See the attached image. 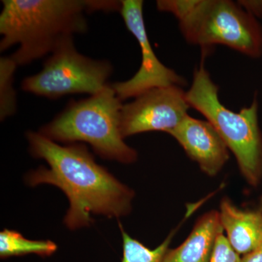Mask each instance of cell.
I'll use <instances>...</instances> for the list:
<instances>
[{
	"label": "cell",
	"mask_w": 262,
	"mask_h": 262,
	"mask_svg": "<svg viewBox=\"0 0 262 262\" xmlns=\"http://www.w3.org/2000/svg\"><path fill=\"white\" fill-rule=\"evenodd\" d=\"M31 154L46 160L27 174L31 187L50 184L63 191L70 202L65 225L72 230L92 224V215L119 218L130 213L134 192L95 161L85 145L61 146L39 132L27 133Z\"/></svg>",
	"instance_id": "1"
},
{
	"label": "cell",
	"mask_w": 262,
	"mask_h": 262,
	"mask_svg": "<svg viewBox=\"0 0 262 262\" xmlns=\"http://www.w3.org/2000/svg\"><path fill=\"white\" fill-rule=\"evenodd\" d=\"M242 262H262V242L256 249L243 256Z\"/></svg>",
	"instance_id": "17"
},
{
	"label": "cell",
	"mask_w": 262,
	"mask_h": 262,
	"mask_svg": "<svg viewBox=\"0 0 262 262\" xmlns=\"http://www.w3.org/2000/svg\"><path fill=\"white\" fill-rule=\"evenodd\" d=\"M194 70L186 98L190 108L201 113L222 136L235 157L238 168L250 185L256 187L262 178V134L258 124V102L234 113L224 106L220 88L212 80L204 65V56Z\"/></svg>",
	"instance_id": "5"
},
{
	"label": "cell",
	"mask_w": 262,
	"mask_h": 262,
	"mask_svg": "<svg viewBox=\"0 0 262 262\" xmlns=\"http://www.w3.org/2000/svg\"><path fill=\"white\" fill-rule=\"evenodd\" d=\"M144 2L122 0L120 13L129 32L136 37L141 52L140 68L136 75L124 82L111 84L112 89L122 101L135 98L150 90L185 85V79L158 59L150 44L143 13Z\"/></svg>",
	"instance_id": "7"
},
{
	"label": "cell",
	"mask_w": 262,
	"mask_h": 262,
	"mask_svg": "<svg viewBox=\"0 0 262 262\" xmlns=\"http://www.w3.org/2000/svg\"><path fill=\"white\" fill-rule=\"evenodd\" d=\"M190 108L186 91L177 85L158 88L123 104L120 130L123 139L142 133L174 130Z\"/></svg>",
	"instance_id": "8"
},
{
	"label": "cell",
	"mask_w": 262,
	"mask_h": 262,
	"mask_svg": "<svg viewBox=\"0 0 262 262\" xmlns=\"http://www.w3.org/2000/svg\"><path fill=\"white\" fill-rule=\"evenodd\" d=\"M122 101L108 84L97 94L73 101L40 129L41 134L58 142L88 143L104 159L130 164L138 159L120 130Z\"/></svg>",
	"instance_id": "4"
},
{
	"label": "cell",
	"mask_w": 262,
	"mask_h": 262,
	"mask_svg": "<svg viewBox=\"0 0 262 262\" xmlns=\"http://www.w3.org/2000/svg\"><path fill=\"white\" fill-rule=\"evenodd\" d=\"M112 72L110 62L81 54L75 48L74 37H70L51 53L41 72L24 79L21 89L52 99L69 94L93 96L107 87Z\"/></svg>",
	"instance_id": "6"
},
{
	"label": "cell",
	"mask_w": 262,
	"mask_h": 262,
	"mask_svg": "<svg viewBox=\"0 0 262 262\" xmlns=\"http://www.w3.org/2000/svg\"><path fill=\"white\" fill-rule=\"evenodd\" d=\"M237 3L250 14L255 18L262 17V1H251V0H241Z\"/></svg>",
	"instance_id": "16"
},
{
	"label": "cell",
	"mask_w": 262,
	"mask_h": 262,
	"mask_svg": "<svg viewBox=\"0 0 262 262\" xmlns=\"http://www.w3.org/2000/svg\"><path fill=\"white\" fill-rule=\"evenodd\" d=\"M223 231L219 211L198 219L190 234L179 247L165 253L163 262H210L219 234Z\"/></svg>",
	"instance_id": "11"
},
{
	"label": "cell",
	"mask_w": 262,
	"mask_h": 262,
	"mask_svg": "<svg viewBox=\"0 0 262 262\" xmlns=\"http://www.w3.org/2000/svg\"><path fill=\"white\" fill-rule=\"evenodd\" d=\"M168 134L177 141L187 156L198 164L202 171L209 177L216 176L228 161V146L208 120L188 115Z\"/></svg>",
	"instance_id": "9"
},
{
	"label": "cell",
	"mask_w": 262,
	"mask_h": 262,
	"mask_svg": "<svg viewBox=\"0 0 262 262\" xmlns=\"http://www.w3.org/2000/svg\"><path fill=\"white\" fill-rule=\"evenodd\" d=\"M220 220L229 244L239 255L248 254L262 242V201L256 208H242L228 198L220 203Z\"/></svg>",
	"instance_id": "10"
},
{
	"label": "cell",
	"mask_w": 262,
	"mask_h": 262,
	"mask_svg": "<svg viewBox=\"0 0 262 262\" xmlns=\"http://www.w3.org/2000/svg\"><path fill=\"white\" fill-rule=\"evenodd\" d=\"M210 262H242V257L229 244L224 230L217 237Z\"/></svg>",
	"instance_id": "15"
},
{
	"label": "cell",
	"mask_w": 262,
	"mask_h": 262,
	"mask_svg": "<svg viewBox=\"0 0 262 262\" xmlns=\"http://www.w3.org/2000/svg\"><path fill=\"white\" fill-rule=\"evenodd\" d=\"M0 14V51L15 45L11 58L26 65L51 54L67 38L88 30L86 13L120 11V1L3 0Z\"/></svg>",
	"instance_id": "2"
},
{
	"label": "cell",
	"mask_w": 262,
	"mask_h": 262,
	"mask_svg": "<svg viewBox=\"0 0 262 262\" xmlns=\"http://www.w3.org/2000/svg\"><path fill=\"white\" fill-rule=\"evenodd\" d=\"M122 237V258L121 262H163L169 246L179 227L173 229L160 246L155 249L146 247L140 241L133 238L119 222Z\"/></svg>",
	"instance_id": "13"
},
{
	"label": "cell",
	"mask_w": 262,
	"mask_h": 262,
	"mask_svg": "<svg viewBox=\"0 0 262 262\" xmlns=\"http://www.w3.org/2000/svg\"><path fill=\"white\" fill-rule=\"evenodd\" d=\"M157 8L171 13L189 44L222 45L252 58L262 56V27L257 18L231 0H158Z\"/></svg>",
	"instance_id": "3"
},
{
	"label": "cell",
	"mask_w": 262,
	"mask_h": 262,
	"mask_svg": "<svg viewBox=\"0 0 262 262\" xmlns=\"http://www.w3.org/2000/svg\"><path fill=\"white\" fill-rule=\"evenodd\" d=\"M17 67L18 64L11 56H2L0 58V119L2 121L16 112V92L13 82Z\"/></svg>",
	"instance_id": "14"
},
{
	"label": "cell",
	"mask_w": 262,
	"mask_h": 262,
	"mask_svg": "<svg viewBox=\"0 0 262 262\" xmlns=\"http://www.w3.org/2000/svg\"><path fill=\"white\" fill-rule=\"evenodd\" d=\"M57 245L51 241H32L14 230L5 229L0 232V257L7 258L36 254L46 257L57 251Z\"/></svg>",
	"instance_id": "12"
}]
</instances>
